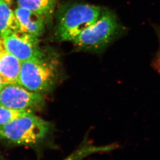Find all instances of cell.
I'll return each instance as SVG.
<instances>
[{
  "instance_id": "6da1fadb",
  "label": "cell",
  "mask_w": 160,
  "mask_h": 160,
  "mask_svg": "<svg viewBox=\"0 0 160 160\" xmlns=\"http://www.w3.org/2000/svg\"><path fill=\"white\" fill-rule=\"evenodd\" d=\"M54 125L30 111L10 123L0 126V139L17 145L34 146L51 137Z\"/></svg>"
},
{
  "instance_id": "7a4b0ae2",
  "label": "cell",
  "mask_w": 160,
  "mask_h": 160,
  "mask_svg": "<svg viewBox=\"0 0 160 160\" xmlns=\"http://www.w3.org/2000/svg\"><path fill=\"white\" fill-rule=\"evenodd\" d=\"M100 7L85 3L62 5L57 12L56 34L62 41L72 42L100 17Z\"/></svg>"
},
{
  "instance_id": "3957f363",
  "label": "cell",
  "mask_w": 160,
  "mask_h": 160,
  "mask_svg": "<svg viewBox=\"0 0 160 160\" xmlns=\"http://www.w3.org/2000/svg\"><path fill=\"white\" fill-rule=\"evenodd\" d=\"M58 77L57 62L46 55L22 62L18 84L30 92L43 95L54 88Z\"/></svg>"
},
{
  "instance_id": "277c9868",
  "label": "cell",
  "mask_w": 160,
  "mask_h": 160,
  "mask_svg": "<svg viewBox=\"0 0 160 160\" xmlns=\"http://www.w3.org/2000/svg\"><path fill=\"white\" fill-rule=\"evenodd\" d=\"M120 30V25L116 15L107 9H102L98 19L83 31L72 42L83 49L100 50L115 38Z\"/></svg>"
},
{
  "instance_id": "5b68a950",
  "label": "cell",
  "mask_w": 160,
  "mask_h": 160,
  "mask_svg": "<svg viewBox=\"0 0 160 160\" xmlns=\"http://www.w3.org/2000/svg\"><path fill=\"white\" fill-rule=\"evenodd\" d=\"M3 48L21 62L40 58L46 55L40 46L39 38L18 29L2 39Z\"/></svg>"
},
{
  "instance_id": "8992f818",
  "label": "cell",
  "mask_w": 160,
  "mask_h": 160,
  "mask_svg": "<svg viewBox=\"0 0 160 160\" xmlns=\"http://www.w3.org/2000/svg\"><path fill=\"white\" fill-rule=\"evenodd\" d=\"M42 94L31 92L17 84H8L0 90V107L15 110H36L45 105Z\"/></svg>"
},
{
  "instance_id": "52a82bcc",
  "label": "cell",
  "mask_w": 160,
  "mask_h": 160,
  "mask_svg": "<svg viewBox=\"0 0 160 160\" xmlns=\"http://www.w3.org/2000/svg\"><path fill=\"white\" fill-rule=\"evenodd\" d=\"M14 12L21 31L38 38L43 34L47 21L43 16L20 7H18Z\"/></svg>"
},
{
  "instance_id": "ba28073f",
  "label": "cell",
  "mask_w": 160,
  "mask_h": 160,
  "mask_svg": "<svg viewBox=\"0 0 160 160\" xmlns=\"http://www.w3.org/2000/svg\"><path fill=\"white\" fill-rule=\"evenodd\" d=\"M22 62L4 48L0 49V75L7 84H18Z\"/></svg>"
},
{
  "instance_id": "9c48e42d",
  "label": "cell",
  "mask_w": 160,
  "mask_h": 160,
  "mask_svg": "<svg viewBox=\"0 0 160 160\" xmlns=\"http://www.w3.org/2000/svg\"><path fill=\"white\" fill-rule=\"evenodd\" d=\"M17 3L18 7L33 11L48 22L52 18L57 0H17Z\"/></svg>"
},
{
  "instance_id": "30bf717a",
  "label": "cell",
  "mask_w": 160,
  "mask_h": 160,
  "mask_svg": "<svg viewBox=\"0 0 160 160\" xmlns=\"http://www.w3.org/2000/svg\"><path fill=\"white\" fill-rule=\"evenodd\" d=\"M19 29L14 11L9 5L0 0V37Z\"/></svg>"
},
{
  "instance_id": "8fae6325",
  "label": "cell",
  "mask_w": 160,
  "mask_h": 160,
  "mask_svg": "<svg viewBox=\"0 0 160 160\" xmlns=\"http://www.w3.org/2000/svg\"><path fill=\"white\" fill-rule=\"evenodd\" d=\"M118 147V146L116 143L103 146H96L88 142H85L69 156L62 160H82L89 155L94 153L112 151L117 149Z\"/></svg>"
},
{
  "instance_id": "7c38bea8",
  "label": "cell",
  "mask_w": 160,
  "mask_h": 160,
  "mask_svg": "<svg viewBox=\"0 0 160 160\" xmlns=\"http://www.w3.org/2000/svg\"><path fill=\"white\" fill-rule=\"evenodd\" d=\"M31 110H15L0 107V126L10 123L14 120L25 115Z\"/></svg>"
},
{
  "instance_id": "4fadbf2b",
  "label": "cell",
  "mask_w": 160,
  "mask_h": 160,
  "mask_svg": "<svg viewBox=\"0 0 160 160\" xmlns=\"http://www.w3.org/2000/svg\"><path fill=\"white\" fill-rule=\"evenodd\" d=\"M155 29L159 39V49L156 54L152 64L156 71H158L160 74V27L155 26Z\"/></svg>"
},
{
  "instance_id": "5bb4252c",
  "label": "cell",
  "mask_w": 160,
  "mask_h": 160,
  "mask_svg": "<svg viewBox=\"0 0 160 160\" xmlns=\"http://www.w3.org/2000/svg\"><path fill=\"white\" fill-rule=\"evenodd\" d=\"M6 84H8L5 82L4 80H3L2 77L1 75H0V90H1L5 85H6Z\"/></svg>"
},
{
  "instance_id": "9a60e30c",
  "label": "cell",
  "mask_w": 160,
  "mask_h": 160,
  "mask_svg": "<svg viewBox=\"0 0 160 160\" xmlns=\"http://www.w3.org/2000/svg\"><path fill=\"white\" fill-rule=\"evenodd\" d=\"M1 1L4 2L5 3H7L9 5V6H11L12 3V0H1Z\"/></svg>"
},
{
  "instance_id": "2e32d148",
  "label": "cell",
  "mask_w": 160,
  "mask_h": 160,
  "mask_svg": "<svg viewBox=\"0 0 160 160\" xmlns=\"http://www.w3.org/2000/svg\"><path fill=\"white\" fill-rule=\"evenodd\" d=\"M3 42H2V39H1V38L0 37V49L3 48Z\"/></svg>"
}]
</instances>
